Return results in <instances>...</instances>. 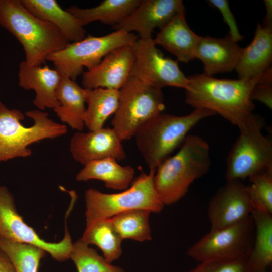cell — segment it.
Listing matches in <instances>:
<instances>
[{
  "label": "cell",
  "mask_w": 272,
  "mask_h": 272,
  "mask_svg": "<svg viewBox=\"0 0 272 272\" xmlns=\"http://www.w3.org/2000/svg\"><path fill=\"white\" fill-rule=\"evenodd\" d=\"M211 165L208 143L198 135L188 134L177 153L156 169L154 184L164 205L182 199L192 183L208 173Z\"/></svg>",
  "instance_id": "7a4b0ae2"
},
{
  "label": "cell",
  "mask_w": 272,
  "mask_h": 272,
  "mask_svg": "<svg viewBox=\"0 0 272 272\" xmlns=\"http://www.w3.org/2000/svg\"><path fill=\"white\" fill-rule=\"evenodd\" d=\"M271 62L272 28L257 23L253 39L243 48L235 70L239 78H254L271 68Z\"/></svg>",
  "instance_id": "ffe728a7"
},
{
  "label": "cell",
  "mask_w": 272,
  "mask_h": 272,
  "mask_svg": "<svg viewBox=\"0 0 272 272\" xmlns=\"http://www.w3.org/2000/svg\"><path fill=\"white\" fill-rule=\"evenodd\" d=\"M55 91L59 106L53 109L57 117L73 129L81 131L86 111L85 89L70 78L61 75Z\"/></svg>",
  "instance_id": "7402d4cb"
},
{
  "label": "cell",
  "mask_w": 272,
  "mask_h": 272,
  "mask_svg": "<svg viewBox=\"0 0 272 272\" xmlns=\"http://www.w3.org/2000/svg\"><path fill=\"white\" fill-rule=\"evenodd\" d=\"M254 229L250 216L236 224L210 230L189 248L187 254L198 262L247 257L253 244Z\"/></svg>",
  "instance_id": "30bf717a"
},
{
  "label": "cell",
  "mask_w": 272,
  "mask_h": 272,
  "mask_svg": "<svg viewBox=\"0 0 272 272\" xmlns=\"http://www.w3.org/2000/svg\"><path fill=\"white\" fill-rule=\"evenodd\" d=\"M184 11L181 0H141L134 10L112 29L128 33L134 31L139 38H151L155 28L161 29Z\"/></svg>",
  "instance_id": "9a60e30c"
},
{
  "label": "cell",
  "mask_w": 272,
  "mask_h": 272,
  "mask_svg": "<svg viewBox=\"0 0 272 272\" xmlns=\"http://www.w3.org/2000/svg\"><path fill=\"white\" fill-rule=\"evenodd\" d=\"M0 250L11 261L15 272H38L39 263L46 251L30 244L0 237Z\"/></svg>",
  "instance_id": "f1b7e54d"
},
{
  "label": "cell",
  "mask_w": 272,
  "mask_h": 272,
  "mask_svg": "<svg viewBox=\"0 0 272 272\" xmlns=\"http://www.w3.org/2000/svg\"><path fill=\"white\" fill-rule=\"evenodd\" d=\"M87 107L84 126L89 131L103 127L106 120L116 111L119 103V90L106 88L85 89Z\"/></svg>",
  "instance_id": "484cf974"
},
{
  "label": "cell",
  "mask_w": 272,
  "mask_h": 272,
  "mask_svg": "<svg viewBox=\"0 0 272 272\" xmlns=\"http://www.w3.org/2000/svg\"><path fill=\"white\" fill-rule=\"evenodd\" d=\"M153 39L139 38L133 44L135 58L130 76L151 86L187 88L189 80L177 61L164 56Z\"/></svg>",
  "instance_id": "8fae6325"
},
{
  "label": "cell",
  "mask_w": 272,
  "mask_h": 272,
  "mask_svg": "<svg viewBox=\"0 0 272 272\" xmlns=\"http://www.w3.org/2000/svg\"><path fill=\"white\" fill-rule=\"evenodd\" d=\"M249 179L247 189L252 210L272 214V170L257 173Z\"/></svg>",
  "instance_id": "4dcf8cb0"
},
{
  "label": "cell",
  "mask_w": 272,
  "mask_h": 272,
  "mask_svg": "<svg viewBox=\"0 0 272 272\" xmlns=\"http://www.w3.org/2000/svg\"><path fill=\"white\" fill-rule=\"evenodd\" d=\"M67 132L65 124L54 121L44 111L31 110L24 114L0 101V162L29 157V145Z\"/></svg>",
  "instance_id": "277c9868"
},
{
  "label": "cell",
  "mask_w": 272,
  "mask_h": 272,
  "mask_svg": "<svg viewBox=\"0 0 272 272\" xmlns=\"http://www.w3.org/2000/svg\"><path fill=\"white\" fill-rule=\"evenodd\" d=\"M134 174L132 167L121 166L115 159L107 158L84 165L76 175V179L78 181L98 180L104 182L107 188L124 190L131 184Z\"/></svg>",
  "instance_id": "603a6c76"
},
{
  "label": "cell",
  "mask_w": 272,
  "mask_h": 272,
  "mask_svg": "<svg viewBox=\"0 0 272 272\" xmlns=\"http://www.w3.org/2000/svg\"><path fill=\"white\" fill-rule=\"evenodd\" d=\"M188 272H250L247 257L199 262Z\"/></svg>",
  "instance_id": "1f68e13d"
},
{
  "label": "cell",
  "mask_w": 272,
  "mask_h": 272,
  "mask_svg": "<svg viewBox=\"0 0 272 272\" xmlns=\"http://www.w3.org/2000/svg\"><path fill=\"white\" fill-rule=\"evenodd\" d=\"M252 210L247 186L241 180L226 181L209 201L207 214L210 230L240 223L251 216Z\"/></svg>",
  "instance_id": "4fadbf2b"
},
{
  "label": "cell",
  "mask_w": 272,
  "mask_h": 272,
  "mask_svg": "<svg viewBox=\"0 0 272 272\" xmlns=\"http://www.w3.org/2000/svg\"><path fill=\"white\" fill-rule=\"evenodd\" d=\"M122 142L112 127H102L87 132H76L70 139L69 149L74 160L84 166L107 158L124 160L126 153Z\"/></svg>",
  "instance_id": "5bb4252c"
},
{
  "label": "cell",
  "mask_w": 272,
  "mask_h": 272,
  "mask_svg": "<svg viewBox=\"0 0 272 272\" xmlns=\"http://www.w3.org/2000/svg\"><path fill=\"white\" fill-rule=\"evenodd\" d=\"M207 2L214 8L218 9L223 16L224 21L229 28V36L235 41L238 42L243 39L234 15L231 12L229 2L227 0H209Z\"/></svg>",
  "instance_id": "836d02e7"
},
{
  "label": "cell",
  "mask_w": 272,
  "mask_h": 272,
  "mask_svg": "<svg viewBox=\"0 0 272 272\" xmlns=\"http://www.w3.org/2000/svg\"><path fill=\"white\" fill-rule=\"evenodd\" d=\"M259 76L229 79L204 73L190 76L185 102L194 109H206L218 114L239 129L254 114L255 105L251 94Z\"/></svg>",
  "instance_id": "6da1fadb"
},
{
  "label": "cell",
  "mask_w": 272,
  "mask_h": 272,
  "mask_svg": "<svg viewBox=\"0 0 272 272\" xmlns=\"http://www.w3.org/2000/svg\"><path fill=\"white\" fill-rule=\"evenodd\" d=\"M119 92L111 125L123 141L133 138L142 125L162 113L165 105L162 89L131 76Z\"/></svg>",
  "instance_id": "52a82bcc"
},
{
  "label": "cell",
  "mask_w": 272,
  "mask_h": 272,
  "mask_svg": "<svg viewBox=\"0 0 272 272\" xmlns=\"http://www.w3.org/2000/svg\"><path fill=\"white\" fill-rule=\"evenodd\" d=\"M24 6L38 18L55 26L70 42L85 37L86 31L80 21L55 0H21Z\"/></svg>",
  "instance_id": "44dd1931"
},
{
  "label": "cell",
  "mask_w": 272,
  "mask_h": 272,
  "mask_svg": "<svg viewBox=\"0 0 272 272\" xmlns=\"http://www.w3.org/2000/svg\"><path fill=\"white\" fill-rule=\"evenodd\" d=\"M243 48L229 34L223 38L200 36L195 57L203 63V73L212 76L235 70Z\"/></svg>",
  "instance_id": "e0dca14e"
},
{
  "label": "cell",
  "mask_w": 272,
  "mask_h": 272,
  "mask_svg": "<svg viewBox=\"0 0 272 272\" xmlns=\"http://www.w3.org/2000/svg\"><path fill=\"white\" fill-rule=\"evenodd\" d=\"M151 213L146 209H135L121 213L109 219L123 240L144 242L152 239L149 224Z\"/></svg>",
  "instance_id": "83f0119b"
},
{
  "label": "cell",
  "mask_w": 272,
  "mask_h": 272,
  "mask_svg": "<svg viewBox=\"0 0 272 272\" xmlns=\"http://www.w3.org/2000/svg\"><path fill=\"white\" fill-rule=\"evenodd\" d=\"M252 100H257L269 109L272 108L271 67L260 75L251 94Z\"/></svg>",
  "instance_id": "d6a6232c"
},
{
  "label": "cell",
  "mask_w": 272,
  "mask_h": 272,
  "mask_svg": "<svg viewBox=\"0 0 272 272\" xmlns=\"http://www.w3.org/2000/svg\"><path fill=\"white\" fill-rule=\"evenodd\" d=\"M264 2L266 9V15L262 25L269 28H272V1L271 0H265Z\"/></svg>",
  "instance_id": "d590c367"
},
{
  "label": "cell",
  "mask_w": 272,
  "mask_h": 272,
  "mask_svg": "<svg viewBox=\"0 0 272 272\" xmlns=\"http://www.w3.org/2000/svg\"><path fill=\"white\" fill-rule=\"evenodd\" d=\"M138 39L133 33L115 30L103 36L88 35L83 39L70 43L63 49L46 58L61 75L75 80L83 68L90 70L97 65L109 52L118 47L133 45Z\"/></svg>",
  "instance_id": "9c48e42d"
},
{
  "label": "cell",
  "mask_w": 272,
  "mask_h": 272,
  "mask_svg": "<svg viewBox=\"0 0 272 272\" xmlns=\"http://www.w3.org/2000/svg\"><path fill=\"white\" fill-rule=\"evenodd\" d=\"M141 0H104L94 7L80 8L75 6L67 10L84 27L94 21L115 26L131 14Z\"/></svg>",
  "instance_id": "d4e9b609"
},
{
  "label": "cell",
  "mask_w": 272,
  "mask_h": 272,
  "mask_svg": "<svg viewBox=\"0 0 272 272\" xmlns=\"http://www.w3.org/2000/svg\"><path fill=\"white\" fill-rule=\"evenodd\" d=\"M134 58L133 45L113 49L97 65L83 73L82 87L119 90L130 76Z\"/></svg>",
  "instance_id": "2e32d148"
},
{
  "label": "cell",
  "mask_w": 272,
  "mask_h": 272,
  "mask_svg": "<svg viewBox=\"0 0 272 272\" xmlns=\"http://www.w3.org/2000/svg\"><path fill=\"white\" fill-rule=\"evenodd\" d=\"M260 272H267L266 270L265 271H260Z\"/></svg>",
  "instance_id": "8d00e7d4"
},
{
  "label": "cell",
  "mask_w": 272,
  "mask_h": 272,
  "mask_svg": "<svg viewBox=\"0 0 272 272\" xmlns=\"http://www.w3.org/2000/svg\"><path fill=\"white\" fill-rule=\"evenodd\" d=\"M200 37L188 25L184 11L160 29L153 41L156 45L161 46L178 61L187 63L195 59Z\"/></svg>",
  "instance_id": "d6986e66"
},
{
  "label": "cell",
  "mask_w": 272,
  "mask_h": 272,
  "mask_svg": "<svg viewBox=\"0 0 272 272\" xmlns=\"http://www.w3.org/2000/svg\"><path fill=\"white\" fill-rule=\"evenodd\" d=\"M65 231L64 238L58 242L42 239L18 213L12 194L6 187L0 186V237L40 247L61 262L69 258L73 243L66 225Z\"/></svg>",
  "instance_id": "7c38bea8"
},
{
  "label": "cell",
  "mask_w": 272,
  "mask_h": 272,
  "mask_svg": "<svg viewBox=\"0 0 272 272\" xmlns=\"http://www.w3.org/2000/svg\"><path fill=\"white\" fill-rule=\"evenodd\" d=\"M81 239L88 245L94 244L97 246L109 263H112L122 254L123 239L109 219L99 220L86 226Z\"/></svg>",
  "instance_id": "4316f807"
},
{
  "label": "cell",
  "mask_w": 272,
  "mask_h": 272,
  "mask_svg": "<svg viewBox=\"0 0 272 272\" xmlns=\"http://www.w3.org/2000/svg\"><path fill=\"white\" fill-rule=\"evenodd\" d=\"M0 272H15L7 255L0 250Z\"/></svg>",
  "instance_id": "e575fe53"
},
{
  "label": "cell",
  "mask_w": 272,
  "mask_h": 272,
  "mask_svg": "<svg viewBox=\"0 0 272 272\" xmlns=\"http://www.w3.org/2000/svg\"><path fill=\"white\" fill-rule=\"evenodd\" d=\"M156 170L148 174L143 172L134 179L130 187L119 193L107 194L89 188L85 193L86 226L93 223L126 211L143 209L159 213L165 206L154 184Z\"/></svg>",
  "instance_id": "8992f818"
},
{
  "label": "cell",
  "mask_w": 272,
  "mask_h": 272,
  "mask_svg": "<svg viewBox=\"0 0 272 272\" xmlns=\"http://www.w3.org/2000/svg\"><path fill=\"white\" fill-rule=\"evenodd\" d=\"M264 121L253 114L241 128L227 158L226 181L241 180L272 170V142L262 133Z\"/></svg>",
  "instance_id": "ba28073f"
},
{
  "label": "cell",
  "mask_w": 272,
  "mask_h": 272,
  "mask_svg": "<svg viewBox=\"0 0 272 272\" xmlns=\"http://www.w3.org/2000/svg\"><path fill=\"white\" fill-rule=\"evenodd\" d=\"M272 214L252 210L255 235L247 257L250 272L266 270L272 263Z\"/></svg>",
  "instance_id": "cb8c5ba5"
},
{
  "label": "cell",
  "mask_w": 272,
  "mask_h": 272,
  "mask_svg": "<svg viewBox=\"0 0 272 272\" xmlns=\"http://www.w3.org/2000/svg\"><path fill=\"white\" fill-rule=\"evenodd\" d=\"M216 115L197 108L177 116L161 113L142 125L133 138L137 147L149 170L155 169L183 144L189 131L202 119Z\"/></svg>",
  "instance_id": "5b68a950"
},
{
  "label": "cell",
  "mask_w": 272,
  "mask_h": 272,
  "mask_svg": "<svg viewBox=\"0 0 272 272\" xmlns=\"http://www.w3.org/2000/svg\"><path fill=\"white\" fill-rule=\"evenodd\" d=\"M69 258L78 272H125L122 267L107 262L81 238L72 243Z\"/></svg>",
  "instance_id": "f546056e"
},
{
  "label": "cell",
  "mask_w": 272,
  "mask_h": 272,
  "mask_svg": "<svg viewBox=\"0 0 272 272\" xmlns=\"http://www.w3.org/2000/svg\"><path fill=\"white\" fill-rule=\"evenodd\" d=\"M61 76L55 69L48 66H31L25 61L19 65L18 84L25 90L35 91L33 104L40 110L54 109L59 106L55 98V91Z\"/></svg>",
  "instance_id": "ac0fdd59"
},
{
  "label": "cell",
  "mask_w": 272,
  "mask_h": 272,
  "mask_svg": "<svg viewBox=\"0 0 272 272\" xmlns=\"http://www.w3.org/2000/svg\"><path fill=\"white\" fill-rule=\"evenodd\" d=\"M0 26L19 42L24 61L31 66L42 65L49 55L70 43L55 26L29 12L21 0H0Z\"/></svg>",
  "instance_id": "3957f363"
}]
</instances>
